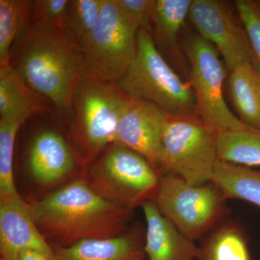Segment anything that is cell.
Here are the masks:
<instances>
[{
    "mask_svg": "<svg viewBox=\"0 0 260 260\" xmlns=\"http://www.w3.org/2000/svg\"><path fill=\"white\" fill-rule=\"evenodd\" d=\"M168 119L169 115L154 104L133 100L119 122L115 143L140 154L159 174Z\"/></svg>",
    "mask_w": 260,
    "mask_h": 260,
    "instance_id": "11",
    "label": "cell"
},
{
    "mask_svg": "<svg viewBox=\"0 0 260 260\" xmlns=\"http://www.w3.org/2000/svg\"><path fill=\"white\" fill-rule=\"evenodd\" d=\"M188 18L200 37L216 48L229 72L251 62L252 53L245 30L238 25L225 2L192 0Z\"/></svg>",
    "mask_w": 260,
    "mask_h": 260,
    "instance_id": "10",
    "label": "cell"
},
{
    "mask_svg": "<svg viewBox=\"0 0 260 260\" xmlns=\"http://www.w3.org/2000/svg\"><path fill=\"white\" fill-rule=\"evenodd\" d=\"M121 15L116 0H104L93 28L78 43L85 75L118 81L134 59L138 32Z\"/></svg>",
    "mask_w": 260,
    "mask_h": 260,
    "instance_id": "7",
    "label": "cell"
},
{
    "mask_svg": "<svg viewBox=\"0 0 260 260\" xmlns=\"http://www.w3.org/2000/svg\"><path fill=\"white\" fill-rule=\"evenodd\" d=\"M18 260H54L35 249H25L20 251Z\"/></svg>",
    "mask_w": 260,
    "mask_h": 260,
    "instance_id": "28",
    "label": "cell"
},
{
    "mask_svg": "<svg viewBox=\"0 0 260 260\" xmlns=\"http://www.w3.org/2000/svg\"><path fill=\"white\" fill-rule=\"evenodd\" d=\"M23 124L0 119V200L20 196L15 185L13 157L15 139Z\"/></svg>",
    "mask_w": 260,
    "mask_h": 260,
    "instance_id": "23",
    "label": "cell"
},
{
    "mask_svg": "<svg viewBox=\"0 0 260 260\" xmlns=\"http://www.w3.org/2000/svg\"><path fill=\"white\" fill-rule=\"evenodd\" d=\"M228 91L239 120L260 131V75L251 62L229 72Z\"/></svg>",
    "mask_w": 260,
    "mask_h": 260,
    "instance_id": "19",
    "label": "cell"
},
{
    "mask_svg": "<svg viewBox=\"0 0 260 260\" xmlns=\"http://www.w3.org/2000/svg\"><path fill=\"white\" fill-rule=\"evenodd\" d=\"M257 3H258V4H259V7H260V1H257Z\"/></svg>",
    "mask_w": 260,
    "mask_h": 260,
    "instance_id": "29",
    "label": "cell"
},
{
    "mask_svg": "<svg viewBox=\"0 0 260 260\" xmlns=\"http://www.w3.org/2000/svg\"><path fill=\"white\" fill-rule=\"evenodd\" d=\"M133 102L116 82L84 75L74 94L68 123V141L77 158L93 162L115 143L119 122Z\"/></svg>",
    "mask_w": 260,
    "mask_h": 260,
    "instance_id": "3",
    "label": "cell"
},
{
    "mask_svg": "<svg viewBox=\"0 0 260 260\" xmlns=\"http://www.w3.org/2000/svg\"><path fill=\"white\" fill-rule=\"evenodd\" d=\"M191 3L192 0H154L152 12L154 42L183 71L184 64L178 39L189 17Z\"/></svg>",
    "mask_w": 260,
    "mask_h": 260,
    "instance_id": "17",
    "label": "cell"
},
{
    "mask_svg": "<svg viewBox=\"0 0 260 260\" xmlns=\"http://www.w3.org/2000/svg\"><path fill=\"white\" fill-rule=\"evenodd\" d=\"M104 0H69L67 9V28L79 43L95 26Z\"/></svg>",
    "mask_w": 260,
    "mask_h": 260,
    "instance_id": "24",
    "label": "cell"
},
{
    "mask_svg": "<svg viewBox=\"0 0 260 260\" xmlns=\"http://www.w3.org/2000/svg\"><path fill=\"white\" fill-rule=\"evenodd\" d=\"M185 51L198 119L218 133L252 129L243 124L225 102V68L216 48L195 34L186 39Z\"/></svg>",
    "mask_w": 260,
    "mask_h": 260,
    "instance_id": "9",
    "label": "cell"
},
{
    "mask_svg": "<svg viewBox=\"0 0 260 260\" xmlns=\"http://www.w3.org/2000/svg\"><path fill=\"white\" fill-rule=\"evenodd\" d=\"M90 175L94 189L132 210L155 200L161 178L144 157L116 143L94 162Z\"/></svg>",
    "mask_w": 260,
    "mask_h": 260,
    "instance_id": "8",
    "label": "cell"
},
{
    "mask_svg": "<svg viewBox=\"0 0 260 260\" xmlns=\"http://www.w3.org/2000/svg\"><path fill=\"white\" fill-rule=\"evenodd\" d=\"M236 8L249 39L251 64L260 75V7L257 1L237 0Z\"/></svg>",
    "mask_w": 260,
    "mask_h": 260,
    "instance_id": "25",
    "label": "cell"
},
{
    "mask_svg": "<svg viewBox=\"0 0 260 260\" xmlns=\"http://www.w3.org/2000/svg\"><path fill=\"white\" fill-rule=\"evenodd\" d=\"M76 158L68 140L53 129L39 133L28 153L30 172L42 184H50L68 176L75 169Z\"/></svg>",
    "mask_w": 260,
    "mask_h": 260,
    "instance_id": "15",
    "label": "cell"
},
{
    "mask_svg": "<svg viewBox=\"0 0 260 260\" xmlns=\"http://www.w3.org/2000/svg\"><path fill=\"white\" fill-rule=\"evenodd\" d=\"M35 249L56 260L21 197L0 200V260H18L20 251Z\"/></svg>",
    "mask_w": 260,
    "mask_h": 260,
    "instance_id": "12",
    "label": "cell"
},
{
    "mask_svg": "<svg viewBox=\"0 0 260 260\" xmlns=\"http://www.w3.org/2000/svg\"><path fill=\"white\" fill-rule=\"evenodd\" d=\"M126 21L136 30H145L152 35V12L154 0H116Z\"/></svg>",
    "mask_w": 260,
    "mask_h": 260,
    "instance_id": "27",
    "label": "cell"
},
{
    "mask_svg": "<svg viewBox=\"0 0 260 260\" xmlns=\"http://www.w3.org/2000/svg\"><path fill=\"white\" fill-rule=\"evenodd\" d=\"M196 260H253L244 228L224 219L203 237Z\"/></svg>",
    "mask_w": 260,
    "mask_h": 260,
    "instance_id": "18",
    "label": "cell"
},
{
    "mask_svg": "<svg viewBox=\"0 0 260 260\" xmlns=\"http://www.w3.org/2000/svg\"><path fill=\"white\" fill-rule=\"evenodd\" d=\"M9 64L29 87L52 103L68 124L74 94L85 75L78 42L68 28L30 24L13 44Z\"/></svg>",
    "mask_w": 260,
    "mask_h": 260,
    "instance_id": "1",
    "label": "cell"
},
{
    "mask_svg": "<svg viewBox=\"0 0 260 260\" xmlns=\"http://www.w3.org/2000/svg\"><path fill=\"white\" fill-rule=\"evenodd\" d=\"M146 221L145 250L149 260H194L198 246L166 218L153 200L141 205Z\"/></svg>",
    "mask_w": 260,
    "mask_h": 260,
    "instance_id": "13",
    "label": "cell"
},
{
    "mask_svg": "<svg viewBox=\"0 0 260 260\" xmlns=\"http://www.w3.org/2000/svg\"><path fill=\"white\" fill-rule=\"evenodd\" d=\"M218 132L196 117L169 116L162 136L159 174L175 175L191 185L212 180Z\"/></svg>",
    "mask_w": 260,
    "mask_h": 260,
    "instance_id": "5",
    "label": "cell"
},
{
    "mask_svg": "<svg viewBox=\"0 0 260 260\" xmlns=\"http://www.w3.org/2000/svg\"><path fill=\"white\" fill-rule=\"evenodd\" d=\"M145 232L138 225L118 237L56 246V260H145Z\"/></svg>",
    "mask_w": 260,
    "mask_h": 260,
    "instance_id": "14",
    "label": "cell"
},
{
    "mask_svg": "<svg viewBox=\"0 0 260 260\" xmlns=\"http://www.w3.org/2000/svg\"><path fill=\"white\" fill-rule=\"evenodd\" d=\"M218 160L245 167H260V131L254 129L220 132Z\"/></svg>",
    "mask_w": 260,
    "mask_h": 260,
    "instance_id": "21",
    "label": "cell"
},
{
    "mask_svg": "<svg viewBox=\"0 0 260 260\" xmlns=\"http://www.w3.org/2000/svg\"><path fill=\"white\" fill-rule=\"evenodd\" d=\"M29 208L42 234L61 246L120 236L129 229L133 214V210L108 199L80 180L59 188L29 205Z\"/></svg>",
    "mask_w": 260,
    "mask_h": 260,
    "instance_id": "2",
    "label": "cell"
},
{
    "mask_svg": "<svg viewBox=\"0 0 260 260\" xmlns=\"http://www.w3.org/2000/svg\"><path fill=\"white\" fill-rule=\"evenodd\" d=\"M227 201L212 181L191 185L172 174L160 178L154 200L162 215L193 241L204 237L227 218Z\"/></svg>",
    "mask_w": 260,
    "mask_h": 260,
    "instance_id": "6",
    "label": "cell"
},
{
    "mask_svg": "<svg viewBox=\"0 0 260 260\" xmlns=\"http://www.w3.org/2000/svg\"><path fill=\"white\" fill-rule=\"evenodd\" d=\"M69 0L34 1L31 24L44 29L67 28L66 14Z\"/></svg>",
    "mask_w": 260,
    "mask_h": 260,
    "instance_id": "26",
    "label": "cell"
},
{
    "mask_svg": "<svg viewBox=\"0 0 260 260\" xmlns=\"http://www.w3.org/2000/svg\"><path fill=\"white\" fill-rule=\"evenodd\" d=\"M116 83L133 100L153 104L167 115L198 118L190 83L174 71L146 30L138 31L134 59Z\"/></svg>",
    "mask_w": 260,
    "mask_h": 260,
    "instance_id": "4",
    "label": "cell"
},
{
    "mask_svg": "<svg viewBox=\"0 0 260 260\" xmlns=\"http://www.w3.org/2000/svg\"><path fill=\"white\" fill-rule=\"evenodd\" d=\"M34 1L0 0V66L9 64L17 39L31 24Z\"/></svg>",
    "mask_w": 260,
    "mask_h": 260,
    "instance_id": "22",
    "label": "cell"
},
{
    "mask_svg": "<svg viewBox=\"0 0 260 260\" xmlns=\"http://www.w3.org/2000/svg\"><path fill=\"white\" fill-rule=\"evenodd\" d=\"M52 107V103L29 87L9 64L0 66V119L24 123Z\"/></svg>",
    "mask_w": 260,
    "mask_h": 260,
    "instance_id": "16",
    "label": "cell"
},
{
    "mask_svg": "<svg viewBox=\"0 0 260 260\" xmlns=\"http://www.w3.org/2000/svg\"><path fill=\"white\" fill-rule=\"evenodd\" d=\"M211 181L228 200H244L260 208V171L218 159Z\"/></svg>",
    "mask_w": 260,
    "mask_h": 260,
    "instance_id": "20",
    "label": "cell"
}]
</instances>
